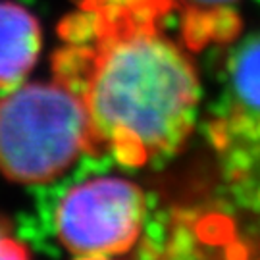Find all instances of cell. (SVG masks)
<instances>
[{
	"label": "cell",
	"mask_w": 260,
	"mask_h": 260,
	"mask_svg": "<svg viewBox=\"0 0 260 260\" xmlns=\"http://www.w3.org/2000/svg\"><path fill=\"white\" fill-rule=\"evenodd\" d=\"M54 79L81 96L93 156L145 166L179 149L195 125L199 75L160 27L66 41L54 56Z\"/></svg>",
	"instance_id": "obj_1"
},
{
	"label": "cell",
	"mask_w": 260,
	"mask_h": 260,
	"mask_svg": "<svg viewBox=\"0 0 260 260\" xmlns=\"http://www.w3.org/2000/svg\"><path fill=\"white\" fill-rule=\"evenodd\" d=\"M93 156L89 116L68 85H23L0 99V172L18 183H48Z\"/></svg>",
	"instance_id": "obj_2"
},
{
	"label": "cell",
	"mask_w": 260,
	"mask_h": 260,
	"mask_svg": "<svg viewBox=\"0 0 260 260\" xmlns=\"http://www.w3.org/2000/svg\"><path fill=\"white\" fill-rule=\"evenodd\" d=\"M145 218V197L121 177H96L68 191L56 210V232L79 258L123 254L137 243Z\"/></svg>",
	"instance_id": "obj_3"
},
{
	"label": "cell",
	"mask_w": 260,
	"mask_h": 260,
	"mask_svg": "<svg viewBox=\"0 0 260 260\" xmlns=\"http://www.w3.org/2000/svg\"><path fill=\"white\" fill-rule=\"evenodd\" d=\"M210 133L237 170L260 164V31L235 43L228 54L223 110Z\"/></svg>",
	"instance_id": "obj_4"
},
{
	"label": "cell",
	"mask_w": 260,
	"mask_h": 260,
	"mask_svg": "<svg viewBox=\"0 0 260 260\" xmlns=\"http://www.w3.org/2000/svg\"><path fill=\"white\" fill-rule=\"evenodd\" d=\"M176 10L174 0H79V12L62 23L64 41L108 31L154 29Z\"/></svg>",
	"instance_id": "obj_5"
},
{
	"label": "cell",
	"mask_w": 260,
	"mask_h": 260,
	"mask_svg": "<svg viewBox=\"0 0 260 260\" xmlns=\"http://www.w3.org/2000/svg\"><path fill=\"white\" fill-rule=\"evenodd\" d=\"M41 50V25L19 4L0 0V89L18 87L35 66Z\"/></svg>",
	"instance_id": "obj_6"
},
{
	"label": "cell",
	"mask_w": 260,
	"mask_h": 260,
	"mask_svg": "<svg viewBox=\"0 0 260 260\" xmlns=\"http://www.w3.org/2000/svg\"><path fill=\"white\" fill-rule=\"evenodd\" d=\"M181 12V37L191 50L233 43L241 33V0H174Z\"/></svg>",
	"instance_id": "obj_7"
},
{
	"label": "cell",
	"mask_w": 260,
	"mask_h": 260,
	"mask_svg": "<svg viewBox=\"0 0 260 260\" xmlns=\"http://www.w3.org/2000/svg\"><path fill=\"white\" fill-rule=\"evenodd\" d=\"M0 260H29V252L21 243L8 239L4 251L0 254Z\"/></svg>",
	"instance_id": "obj_8"
},
{
	"label": "cell",
	"mask_w": 260,
	"mask_h": 260,
	"mask_svg": "<svg viewBox=\"0 0 260 260\" xmlns=\"http://www.w3.org/2000/svg\"><path fill=\"white\" fill-rule=\"evenodd\" d=\"M10 235H8V230H6V225L0 222V254L4 251V247H6V243H8Z\"/></svg>",
	"instance_id": "obj_9"
},
{
	"label": "cell",
	"mask_w": 260,
	"mask_h": 260,
	"mask_svg": "<svg viewBox=\"0 0 260 260\" xmlns=\"http://www.w3.org/2000/svg\"><path fill=\"white\" fill-rule=\"evenodd\" d=\"M79 260H106V258H79Z\"/></svg>",
	"instance_id": "obj_10"
}]
</instances>
